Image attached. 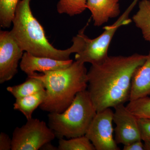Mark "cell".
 Segmentation results:
<instances>
[{"label":"cell","instance_id":"6da1fadb","mask_svg":"<svg viewBox=\"0 0 150 150\" xmlns=\"http://www.w3.org/2000/svg\"><path fill=\"white\" fill-rule=\"evenodd\" d=\"M147 55L108 56L88 71V89L97 112L129 101L132 77Z\"/></svg>","mask_w":150,"mask_h":150},{"label":"cell","instance_id":"7a4b0ae2","mask_svg":"<svg viewBox=\"0 0 150 150\" xmlns=\"http://www.w3.org/2000/svg\"><path fill=\"white\" fill-rule=\"evenodd\" d=\"M30 0H19L12 23L11 32L21 48L31 55L38 57H48L56 60H69L73 53L79 52L84 43L81 33L73 38V44L66 50L55 48L49 43L43 26L33 14Z\"/></svg>","mask_w":150,"mask_h":150},{"label":"cell","instance_id":"3957f363","mask_svg":"<svg viewBox=\"0 0 150 150\" xmlns=\"http://www.w3.org/2000/svg\"><path fill=\"white\" fill-rule=\"evenodd\" d=\"M87 70L84 63L76 61L66 69L35 73L43 82L46 91L45 100L39 106L43 111L61 113L71 104L77 94L88 87Z\"/></svg>","mask_w":150,"mask_h":150},{"label":"cell","instance_id":"277c9868","mask_svg":"<svg viewBox=\"0 0 150 150\" xmlns=\"http://www.w3.org/2000/svg\"><path fill=\"white\" fill-rule=\"evenodd\" d=\"M97 112L86 90L77 94L71 104L64 112L49 113L48 126L59 139L85 136Z\"/></svg>","mask_w":150,"mask_h":150},{"label":"cell","instance_id":"5b68a950","mask_svg":"<svg viewBox=\"0 0 150 150\" xmlns=\"http://www.w3.org/2000/svg\"><path fill=\"white\" fill-rule=\"evenodd\" d=\"M132 7L119 17L115 23L104 27V31L98 37L90 39L85 36L84 43L81 51L75 55L76 61L82 63H89L91 65L98 64L105 61L108 57V52L112 38L120 26L129 24L131 20L128 18Z\"/></svg>","mask_w":150,"mask_h":150},{"label":"cell","instance_id":"8992f818","mask_svg":"<svg viewBox=\"0 0 150 150\" xmlns=\"http://www.w3.org/2000/svg\"><path fill=\"white\" fill-rule=\"evenodd\" d=\"M56 137L46 122L32 118L28 120L24 125L14 130L11 150H38Z\"/></svg>","mask_w":150,"mask_h":150},{"label":"cell","instance_id":"52a82bcc","mask_svg":"<svg viewBox=\"0 0 150 150\" xmlns=\"http://www.w3.org/2000/svg\"><path fill=\"white\" fill-rule=\"evenodd\" d=\"M113 112L111 108L97 112L85 136L96 150H119L113 138Z\"/></svg>","mask_w":150,"mask_h":150},{"label":"cell","instance_id":"ba28073f","mask_svg":"<svg viewBox=\"0 0 150 150\" xmlns=\"http://www.w3.org/2000/svg\"><path fill=\"white\" fill-rule=\"evenodd\" d=\"M23 50L11 31L0 32V83L10 81L18 73L20 60Z\"/></svg>","mask_w":150,"mask_h":150},{"label":"cell","instance_id":"9c48e42d","mask_svg":"<svg viewBox=\"0 0 150 150\" xmlns=\"http://www.w3.org/2000/svg\"><path fill=\"white\" fill-rule=\"evenodd\" d=\"M113 122L115 124V139L117 144L128 145L133 142L142 140L138 118L124 104L114 108Z\"/></svg>","mask_w":150,"mask_h":150},{"label":"cell","instance_id":"30bf717a","mask_svg":"<svg viewBox=\"0 0 150 150\" xmlns=\"http://www.w3.org/2000/svg\"><path fill=\"white\" fill-rule=\"evenodd\" d=\"M73 62L71 59L61 61L48 57L34 56L25 52L20 63V67L21 69L28 76H30L34 75L36 71L43 73L66 69L71 66Z\"/></svg>","mask_w":150,"mask_h":150},{"label":"cell","instance_id":"8fae6325","mask_svg":"<svg viewBox=\"0 0 150 150\" xmlns=\"http://www.w3.org/2000/svg\"><path fill=\"white\" fill-rule=\"evenodd\" d=\"M119 0H87V8L91 13L94 25L100 26L121 13Z\"/></svg>","mask_w":150,"mask_h":150},{"label":"cell","instance_id":"7c38bea8","mask_svg":"<svg viewBox=\"0 0 150 150\" xmlns=\"http://www.w3.org/2000/svg\"><path fill=\"white\" fill-rule=\"evenodd\" d=\"M150 95V51L144 64L138 67L131 80L129 101Z\"/></svg>","mask_w":150,"mask_h":150},{"label":"cell","instance_id":"4fadbf2b","mask_svg":"<svg viewBox=\"0 0 150 150\" xmlns=\"http://www.w3.org/2000/svg\"><path fill=\"white\" fill-rule=\"evenodd\" d=\"M46 97L45 89L24 97L17 98L13 104L14 109L21 112L27 120H29L32 118L34 110L43 103Z\"/></svg>","mask_w":150,"mask_h":150},{"label":"cell","instance_id":"5bb4252c","mask_svg":"<svg viewBox=\"0 0 150 150\" xmlns=\"http://www.w3.org/2000/svg\"><path fill=\"white\" fill-rule=\"evenodd\" d=\"M45 90L43 82L34 76H28L23 83L7 88V90L16 99L24 97Z\"/></svg>","mask_w":150,"mask_h":150},{"label":"cell","instance_id":"9a60e30c","mask_svg":"<svg viewBox=\"0 0 150 150\" xmlns=\"http://www.w3.org/2000/svg\"><path fill=\"white\" fill-rule=\"evenodd\" d=\"M132 19L136 26L141 29L145 40L150 42V0L140 1L139 10Z\"/></svg>","mask_w":150,"mask_h":150},{"label":"cell","instance_id":"2e32d148","mask_svg":"<svg viewBox=\"0 0 150 150\" xmlns=\"http://www.w3.org/2000/svg\"><path fill=\"white\" fill-rule=\"evenodd\" d=\"M59 150H96L94 146L86 136L71 138L69 140L59 139Z\"/></svg>","mask_w":150,"mask_h":150},{"label":"cell","instance_id":"e0dca14e","mask_svg":"<svg viewBox=\"0 0 150 150\" xmlns=\"http://www.w3.org/2000/svg\"><path fill=\"white\" fill-rule=\"evenodd\" d=\"M19 0H0V25L9 28L12 23Z\"/></svg>","mask_w":150,"mask_h":150},{"label":"cell","instance_id":"ac0fdd59","mask_svg":"<svg viewBox=\"0 0 150 150\" xmlns=\"http://www.w3.org/2000/svg\"><path fill=\"white\" fill-rule=\"evenodd\" d=\"M87 0H59L57 5L58 13L71 16L80 14L87 8Z\"/></svg>","mask_w":150,"mask_h":150},{"label":"cell","instance_id":"d6986e66","mask_svg":"<svg viewBox=\"0 0 150 150\" xmlns=\"http://www.w3.org/2000/svg\"><path fill=\"white\" fill-rule=\"evenodd\" d=\"M126 106L137 118L150 119V98L149 96L129 101Z\"/></svg>","mask_w":150,"mask_h":150},{"label":"cell","instance_id":"ffe728a7","mask_svg":"<svg viewBox=\"0 0 150 150\" xmlns=\"http://www.w3.org/2000/svg\"><path fill=\"white\" fill-rule=\"evenodd\" d=\"M138 123L142 141L144 142L150 141V118H138Z\"/></svg>","mask_w":150,"mask_h":150},{"label":"cell","instance_id":"44dd1931","mask_svg":"<svg viewBox=\"0 0 150 150\" xmlns=\"http://www.w3.org/2000/svg\"><path fill=\"white\" fill-rule=\"evenodd\" d=\"M12 139L4 132L0 134V150H11Z\"/></svg>","mask_w":150,"mask_h":150},{"label":"cell","instance_id":"7402d4cb","mask_svg":"<svg viewBox=\"0 0 150 150\" xmlns=\"http://www.w3.org/2000/svg\"><path fill=\"white\" fill-rule=\"evenodd\" d=\"M123 150H144V144L142 140L136 141L126 146H124Z\"/></svg>","mask_w":150,"mask_h":150},{"label":"cell","instance_id":"603a6c76","mask_svg":"<svg viewBox=\"0 0 150 150\" xmlns=\"http://www.w3.org/2000/svg\"><path fill=\"white\" fill-rule=\"evenodd\" d=\"M144 142V150H150V140Z\"/></svg>","mask_w":150,"mask_h":150}]
</instances>
